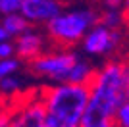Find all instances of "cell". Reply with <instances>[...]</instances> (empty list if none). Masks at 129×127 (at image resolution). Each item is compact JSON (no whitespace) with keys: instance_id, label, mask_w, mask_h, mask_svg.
I'll return each mask as SVG.
<instances>
[{"instance_id":"6da1fadb","label":"cell","mask_w":129,"mask_h":127,"mask_svg":"<svg viewBox=\"0 0 129 127\" xmlns=\"http://www.w3.org/2000/svg\"><path fill=\"white\" fill-rule=\"evenodd\" d=\"M46 116L66 127H81V119L91 100V87L75 83H54L41 90Z\"/></svg>"},{"instance_id":"7a4b0ae2","label":"cell","mask_w":129,"mask_h":127,"mask_svg":"<svg viewBox=\"0 0 129 127\" xmlns=\"http://www.w3.org/2000/svg\"><path fill=\"white\" fill-rule=\"evenodd\" d=\"M98 16L100 12L89 6L62 10L50 23H46V35L56 46L70 48L77 42L81 44L89 29L98 23Z\"/></svg>"},{"instance_id":"3957f363","label":"cell","mask_w":129,"mask_h":127,"mask_svg":"<svg viewBox=\"0 0 129 127\" xmlns=\"http://www.w3.org/2000/svg\"><path fill=\"white\" fill-rule=\"evenodd\" d=\"M77 60H79L77 52L58 46L54 50H46L44 54H41L39 58H35L29 64H31V71L39 77L50 79L52 83H66Z\"/></svg>"},{"instance_id":"277c9868","label":"cell","mask_w":129,"mask_h":127,"mask_svg":"<svg viewBox=\"0 0 129 127\" xmlns=\"http://www.w3.org/2000/svg\"><path fill=\"white\" fill-rule=\"evenodd\" d=\"M121 42H123L121 29H112L102 23H96L83 37L81 46L83 52L89 56H110L121 46Z\"/></svg>"},{"instance_id":"5b68a950","label":"cell","mask_w":129,"mask_h":127,"mask_svg":"<svg viewBox=\"0 0 129 127\" xmlns=\"http://www.w3.org/2000/svg\"><path fill=\"white\" fill-rule=\"evenodd\" d=\"M46 125V106L41 92L31 94L27 100L12 106L10 127H44Z\"/></svg>"},{"instance_id":"8992f818","label":"cell","mask_w":129,"mask_h":127,"mask_svg":"<svg viewBox=\"0 0 129 127\" xmlns=\"http://www.w3.org/2000/svg\"><path fill=\"white\" fill-rule=\"evenodd\" d=\"M62 10L64 8L60 0H23L21 4V14L31 25H46Z\"/></svg>"},{"instance_id":"52a82bcc","label":"cell","mask_w":129,"mask_h":127,"mask_svg":"<svg viewBox=\"0 0 129 127\" xmlns=\"http://www.w3.org/2000/svg\"><path fill=\"white\" fill-rule=\"evenodd\" d=\"M46 52V37L37 29H27L19 37H16V56L25 60V62H33L39 58L41 54Z\"/></svg>"},{"instance_id":"ba28073f","label":"cell","mask_w":129,"mask_h":127,"mask_svg":"<svg viewBox=\"0 0 129 127\" xmlns=\"http://www.w3.org/2000/svg\"><path fill=\"white\" fill-rule=\"evenodd\" d=\"M94 71L96 69H92V66L87 60H77L73 64V68H71L70 75H68V81L66 83H75V85H89L94 77Z\"/></svg>"},{"instance_id":"9c48e42d","label":"cell","mask_w":129,"mask_h":127,"mask_svg":"<svg viewBox=\"0 0 129 127\" xmlns=\"http://www.w3.org/2000/svg\"><path fill=\"white\" fill-rule=\"evenodd\" d=\"M0 23H2V25L8 29V33H10L14 39L19 37L21 33H25L27 29L31 27L29 19L23 16L21 12H16V14H6V16H2V21H0Z\"/></svg>"},{"instance_id":"30bf717a","label":"cell","mask_w":129,"mask_h":127,"mask_svg":"<svg viewBox=\"0 0 129 127\" xmlns=\"http://www.w3.org/2000/svg\"><path fill=\"white\" fill-rule=\"evenodd\" d=\"M125 17L127 16H125L123 10H100L98 23L112 27V29H121V25L125 23Z\"/></svg>"},{"instance_id":"8fae6325","label":"cell","mask_w":129,"mask_h":127,"mask_svg":"<svg viewBox=\"0 0 129 127\" xmlns=\"http://www.w3.org/2000/svg\"><path fill=\"white\" fill-rule=\"evenodd\" d=\"M23 89V81L16 75H8V77H2L0 79V94L4 96H14L17 94L19 90Z\"/></svg>"},{"instance_id":"7c38bea8","label":"cell","mask_w":129,"mask_h":127,"mask_svg":"<svg viewBox=\"0 0 129 127\" xmlns=\"http://www.w3.org/2000/svg\"><path fill=\"white\" fill-rule=\"evenodd\" d=\"M21 68V62L17 58H2L0 60V79L2 77H8V75H16Z\"/></svg>"},{"instance_id":"4fadbf2b","label":"cell","mask_w":129,"mask_h":127,"mask_svg":"<svg viewBox=\"0 0 129 127\" xmlns=\"http://www.w3.org/2000/svg\"><path fill=\"white\" fill-rule=\"evenodd\" d=\"M21 4H23V0H2L0 2V14L6 16V14L21 12Z\"/></svg>"},{"instance_id":"5bb4252c","label":"cell","mask_w":129,"mask_h":127,"mask_svg":"<svg viewBox=\"0 0 129 127\" xmlns=\"http://www.w3.org/2000/svg\"><path fill=\"white\" fill-rule=\"evenodd\" d=\"M116 121H118V127H129V100H125L119 106Z\"/></svg>"},{"instance_id":"9a60e30c","label":"cell","mask_w":129,"mask_h":127,"mask_svg":"<svg viewBox=\"0 0 129 127\" xmlns=\"http://www.w3.org/2000/svg\"><path fill=\"white\" fill-rule=\"evenodd\" d=\"M12 56H16V42H12V41L0 42V60L12 58Z\"/></svg>"},{"instance_id":"2e32d148","label":"cell","mask_w":129,"mask_h":127,"mask_svg":"<svg viewBox=\"0 0 129 127\" xmlns=\"http://www.w3.org/2000/svg\"><path fill=\"white\" fill-rule=\"evenodd\" d=\"M125 0H100L102 10H123Z\"/></svg>"},{"instance_id":"e0dca14e","label":"cell","mask_w":129,"mask_h":127,"mask_svg":"<svg viewBox=\"0 0 129 127\" xmlns=\"http://www.w3.org/2000/svg\"><path fill=\"white\" fill-rule=\"evenodd\" d=\"M12 35L10 33H8V29H6L4 25H2V23H0V42H6V41H12Z\"/></svg>"},{"instance_id":"ac0fdd59","label":"cell","mask_w":129,"mask_h":127,"mask_svg":"<svg viewBox=\"0 0 129 127\" xmlns=\"http://www.w3.org/2000/svg\"><path fill=\"white\" fill-rule=\"evenodd\" d=\"M10 117H12V110L0 117V127H10Z\"/></svg>"},{"instance_id":"d6986e66","label":"cell","mask_w":129,"mask_h":127,"mask_svg":"<svg viewBox=\"0 0 129 127\" xmlns=\"http://www.w3.org/2000/svg\"><path fill=\"white\" fill-rule=\"evenodd\" d=\"M12 110V106L8 104V102H4V100H0V117L4 116V114H8V112Z\"/></svg>"},{"instance_id":"ffe728a7","label":"cell","mask_w":129,"mask_h":127,"mask_svg":"<svg viewBox=\"0 0 129 127\" xmlns=\"http://www.w3.org/2000/svg\"><path fill=\"white\" fill-rule=\"evenodd\" d=\"M44 127H66V125H62V123H58V121H54V119H50L48 116H46V125Z\"/></svg>"},{"instance_id":"44dd1931","label":"cell","mask_w":129,"mask_h":127,"mask_svg":"<svg viewBox=\"0 0 129 127\" xmlns=\"http://www.w3.org/2000/svg\"><path fill=\"white\" fill-rule=\"evenodd\" d=\"M123 12H125V16L129 17V0H125V4H123Z\"/></svg>"},{"instance_id":"7402d4cb","label":"cell","mask_w":129,"mask_h":127,"mask_svg":"<svg viewBox=\"0 0 129 127\" xmlns=\"http://www.w3.org/2000/svg\"><path fill=\"white\" fill-rule=\"evenodd\" d=\"M127 100H129V89H127Z\"/></svg>"},{"instance_id":"603a6c76","label":"cell","mask_w":129,"mask_h":127,"mask_svg":"<svg viewBox=\"0 0 129 127\" xmlns=\"http://www.w3.org/2000/svg\"><path fill=\"white\" fill-rule=\"evenodd\" d=\"M0 2H2V0H0Z\"/></svg>"}]
</instances>
